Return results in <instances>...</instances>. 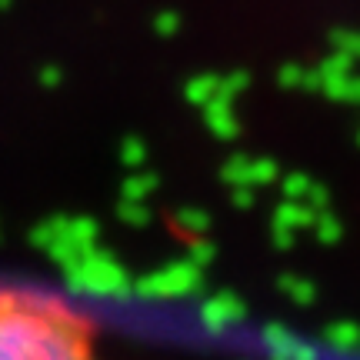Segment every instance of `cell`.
<instances>
[{
	"instance_id": "6da1fadb",
	"label": "cell",
	"mask_w": 360,
	"mask_h": 360,
	"mask_svg": "<svg viewBox=\"0 0 360 360\" xmlns=\"http://www.w3.org/2000/svg\"><path fill=\"white\" fill-rule=\"evenodd\" d=\"M0 360H101L97 330L57 294L0 283Z\"/></svg>"
}]
</instances>
